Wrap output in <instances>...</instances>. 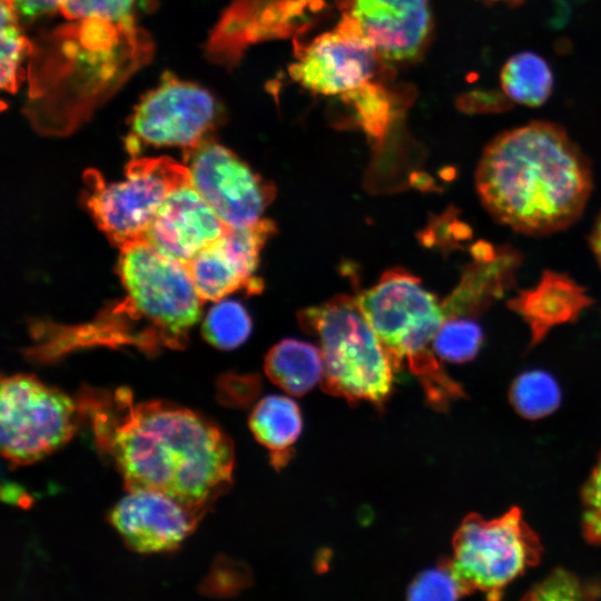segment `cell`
<instances>
[{
	"label": "cell",
	"instance_id": "21",
	"mask_svg": "<svg viewBox=\"0 0 601 601\" xmlns=\"http://www.w3.org/2000/svg\"><path fill=\"white\" fill-rule=\"evenodd\" d=\"M509 396L518 414L529 420L551 414L561 401L560 388L554 378L540 370L519 375L511 385Z\"/></svg>",
	"mask_w": 601,
	"mask_h": 601
},
{
	"label": "cell",
	"instance_id": "17",
	"mask_svg": "<svg viewBox=\"0 0 601 601\" xmlns=\"http://www.w3.org/2000/svg\"><path fill=\"white\" fill-rule=\"evenodd\" d=\"M303 426L297 403L280 395L262 398L249 417V427L256 440L269 450L275 469L284 467L293 455V445Z\"/></svg>",
	"mask_w": 601,
	"mask_h": 601
},
{
	"label": "cell",
	"instance_id": "19",
	"mask_svg": "<svg viewBox=\"0 0 601 601\" xmlns=\"http://www.w3.org/2000/svg\"><path fill=\"white\" fill-rule=\"evenodd\" d=\"M322 352L314 345L286 338L274 345L265 358L268 378L287 393L302 396L323 377Z\"/></svg>",
	"mask_w": 601,
	"mask_h": 601
},
{
	"label": "cell",
	"instance_id": "7",
	"mask_svg": "<svg viewBox=\"0 0 601 601\" xmlns=\"http://www.w3.org/2000/svg\"><path fill=\"white\" fill-rule=\"evenodd\" d=\"M189 181L188 167L171 158H136L121 181L107 184L98 171H87L85 203L99 229L121 248L144 242L166 197Z\"/></svg>",
	"mask_w": 601,
	"mask_h": 601
},
{
	"label": "cell",
	"instance_id": "13",
	"mask_svg": "<svg viewBox=\"0 0 601 601\" xmlns=\"http://www.w3.org/2000/svg\"><path fill=\"white\" fill-rule=\"evenodd\" d=\"M229 228L189 181L166 197L144 242L185 266Z\"/></svg>",
	"mask_w": 601,
	"mask_h": 601
},
{
	"label": "cell",
	"instance_id": "29",
	"mask_svg": "<svg viewBox=\"0 0 601 601\" xmlns=\"http://www.w3.org/2000/svg\"><path fill=\"white\" fill-rule=\"evenodd\" d=\"M224 388L233 395V400L243 404L256 397L260 390L259 377L228 375L224 380Z\"/></svg>",
	"mask_w": 601,
	"mask_h": 601
},
{
	"label": "cell",
	"instance_id": "11",
	"mask_svg": "<svg viewBox=\"0 0 601 601\" xmlns=\"http://www.w3.org/2000/svg\"><path fill=\"white\" fill-rule=\"evenodd\" d=\"M215 114V101L207 90L168 75L136 107L131 130L146 144L187 150L203 140Z\"/></svg>",
	"mask_w": 601,
	"mask_h": 601
},
{
	"label": "cell",
	"instance_id": "12",
	"mask_svg": "<svg viewBox=\"0 0 601 601\" xmlns=\"http://www.w3.org/2000/svg\"><path fill=\"white\" fill-rule=\"evenodd\" d=\"M201 519L170 496L144 489L127 491L109 514L126 545L138 553L178 548Z\"/></svg>",
	"mask_w": 601,
	"mask_h": 601
},
{
	"label": "cell",
	"instance_id": "25",
	"mask_svg": "<svg viewBox=\"0 0 601 601\" xmlns=\"http://www.w3.org/2000/svg\"><path fill=\"white\" fill-rule=\"evenodd\" d=\"M466 594L447 560L420 573L407 589L408 600H455Z\"/></svg>",
	"mask_w": 601,
	"mask_h": 601
},
{
	"label": "cell",
	"instance_id": "3",
	"mask_svg": "<svg viewBox=\"0 0 601 601\" xmlns=\"http://www.w3.org/2000/svg\"><path fill=\"white\" fill-rule=\"evenodd\" d=\"M117 270L126 292L121 300L78 325L36 322L33 353L49 358L95 345H132L150 353L183 348L203 304L186 267L136 242L120 248Z\"/></svg>",
	"mask_w": 601,
	"mask_h": 601
},
{
	"label": "cell",
	"instance_id": "22",
	"mask_svg": "<svg viewBox=\"0 0 601 601\" xmlns=\"http://www.w3.org/2000/svg\"><path fill=\"white\" fill-rule=\"evenodd\" d=\"M203 336L218 349L238 347L252 332V319L246 308L236 300H218L203 323Z\"/></svg>",
	"mask_w": 601,
	"mask_h": 601
},
{
	"label": "cell",
	"instance_id": "15",
	"mask_svg": "<svg viewBox=\"0 0 601 601\" xmlns=\"http://www.w3.org/2000/svg\"><path fill=\"white\" fill-rule=\"evenodd\" d=\"M472 255L474 262L465 266L461 282L442 303L446 318L479 315L515 280L521 256L510 246L494 248L479 242L472 247Z\"/></svg>",
	"mask_w": 601,
	"mask_h": 601
},
{
	"label": "cell",
	"instance_id": "26",
	"mask_svg": "<svg viewBox=\"0 0 601 601\" xmlns=\"http://www.w3.org/2000/svg\"><path fill=\"white\" fill-rule=\"evenodd\" d=\"M134 0H59V11L68 20L100 19L131 21Z\"/></svg>",
	"mask_w": 601,
	"mask_h": 601
},
{
	"label": "cell",
	"instance_id": "32",
	"mask_svg": "<svg viewBox=\"0 0 601 601\" xmlns=\"http://www.w3.org/2000/svg\"><path fill=\"white\" fill-rule=\"evenodd\" d=\"M482 1H485V2H489V3L501 2V3L508 4V6H519V4L523 3L525 0H482Z\"/></svg>",
	"mask_w": 601,
	"mask_h": 601
},
{
	"label": "cell",
	"instance_id": "31",
	"mask_svg": "<svg viewBox=\"0 0 601 601\" xmlns=\"http://www.w3.org/2000/svg\"><path fill=\"white\" fill-rule=\"evenodd\" d=\"M589 245L601 266V211L598 214L589 235Z\"/></svg>",
	"mask_w": 601,
	"mask_h": 601
},
{
	"label": "cell",
	"instance_id": "24",
	"mask_svg": "<svg viewBox=\"0 0 601 601\" xmlns=\"http://www.w3.org/2000/svg\"><path fill=\"white\" fill-rule=\"evenodd\" d=\"M18 17L10 1L1 0L0 83L3 90L12 93L17 90L20 62L30 49L29 41L20 30Z\"/></svg>",
	"mask_w": 601,
	"mask_h": 601
},
{
	"label": "cell",
	"instance_id": "28",
	"mask_svg": "<svg viewBox=\"0 0 601 601\" xmlns=\"http://www.w3.org/2000/svg\"><path fill=\"white\" fill-rule=\"evenodd\" d=\"M582 531L592 544L601 545V456L582 490Z\"/></svg>",
	"mask_w": 601,
	"mask_h": 601
},
{
	"label": "cell",
	"instance_id": "10",
	"mask_svg": "<svg viewBox=\"0 0 601 601\" xmlns=\"http://www.w3.org/2000/svg\"><path fill=\"white\" fill-rule=\"evenodd\" d=\"M377 57L376 49L347 14L335 29L314 39L289 71L311 91L346 95L368 85Z\"/></svg>",
	"mask_w": 601,
	"mask_h": 601
},
{
	"label": "cell",
	"instance_id": "2",
	"mask_svg": "<svg viewBox=\"0 0 601 601\" xmlns=\"http://www.w3.org/2000/svg\"><path fill=\"white\" fill-rule=\"evenodd\" d=\"M475 188L490 216L528 236L574 224L593 188L587 156L564 128L532 121L505 130L483 149Z\"/></svg>",
	"mask_w": 601,
	"mask_h": 601
},
{
	"label": "cell",
	"instance_id": "16",
	"mask_svg": "<svg viewBox=\"0 0 601 601\" xmlns=\"http://www.w3.org/2000/svg\"><path fill=\"white\" fill-rule=\"evenodd\" d=\"M593 303L587 289L568 275L544 270L538 284L523 289L508 302V307L530 328V347L541 343L555 326L575 322Z\"/></svg>",
	"mask_w": 601,
	"mask_h": 601
},
{
	"label": "cell",
	"instance_id": "23",
	"mask_svg": "<svg viewBox=\"0 0 601 601\" xmlns=\"http://www.w3.org/2000/svg\"><path fill=\"white\" fill-rule=\"evenodd\" d=\"M483 343L480 325L469 317L446 318L433 342L434 353L450 363L472 361Z\"/></svg>",
	"mask_w": 601,
	"mask_h": 601
},
{
	"label": "cell",
	"instance_id": "20",
	"mask_svg": "<svg viewBox=\"0 0 601 601\" xmlns=\"http://www.w3.org/2000/svg\"><path fill=\"white\" fill-rule=\"evenodd\" d=\"M500 82L511 101L539 107L552 92L553 75L541 56L532 51H521L506 60L500 72Z\"/></svg>",
	"mask_w": 601,
	"mask_h": 601
},
{
	"label": "cell",
	"instance_id": "18",
	"mask_svg": "<svg viewBox=\"0 0 601 601\" xmlns=\"http://www.w3.org/2000/svg\"><path fill=\"white\" fill-rule=\"evenodd\" d=\"M185 267L203 302H218L242 288L248 293L263 289V282L247 277L219 239L201 249Z\"/></svg>",
	"mask_w": 601,
	"mask_h": 601
},
{
	"label": "cell",
	"instance_id": "27",
	"mask_svg": "<svg viewBox=\"0 0 601 601\" xmlns=\"http://www.w3.org/2000/svg\"><path fill=\"white\" fill-rule=\"evenodd\" d=\"M595 585L585 584L564 570L551 573L544 581L533 587L525 595L531 600L591 599L598 595Z\"/></svg>",
	"mask_w": 601,
	"mask_h": 601
},
{
	"label": "cell",
	"instance_id": "4",
	"mask_svg": "<svg viewBox=\"0 0 601 601\" xmlns=\"http://www.w3.org/2000/svg\"><path fill=\"white\" fill-rule=\"evenodd\" d=\"M356 300L395 371L406 362L430 400L454 390L456 382L428 347L446 316L442 303L417 277L402 268L387 270Z\"/></svg>",
	"mask_w": 601,
	"mask_h": 601
},
{
	"label": "cell",
	"instance_id": "6",
	"mask_svg": "<svg viewBox=\"0 0 601 601\" xmlns=\"http://www.w3.org/2000/svg\"><path fill=\"white\" fill-rule=\"evenodd\" d=\"M542 544L519 508L486 520L469 514L453 536L449 564L467 594L502 598L505 588L542 556Z\"/></svg>",
	"mask_w": 601,
	"mask_h": 601
},
{
	"label": "cell",
	"instance_id": "9",
	"mask_svg": "<svg viewBox=\"0 0 601 601\" xmlns=\"http://www.w3.org/2000/svg\"><path fill=\"white\" fill-rule=\"evenodd\" d=\"M185 159L194 187L229 227L255 224L276 196L272 183L215 141L203 139Z\"/></svg>",
	"mask_w": 601,
	"mask_h": 601
},
{
	"label": "cell",
	"instance_id": "8",
	"mask_svg": "<svg viewBox=\"0 0 601 601\" xmlns=\"http://www.w3.org/2000/svg\"><path fill=\"white\" fill-rule=\"evenodd\" d=\"M79 404L35 376L2 377L0 446L11 465L35 463L65 445L75 434Z\"/></svg>",
	"mask_w": 601,
	"mask_h": 601
},
{
	"label": "cell",
	"instance_id": "30",
	"mask_svg": "<svg viewBox=\"0 0 601 601\" xmlns=\"http://www.w3.org/2000/svg\"><path fill=\"white\" fill-rule=\"evenodd\" d=\"M18 16L33 20L59 10V0H9Z\"/></svg>",
	"mask_w": 601,
	"mask_h": 601
},
{
	"label": "cell",
	"instance_id": "14",
	"mask_svg": "<svg viewBox=\"0 0 601 601\" xmlns=\"http://www.w3.org/2000/svg\"><path fill=\"white\" fill-rule=\"evenodd\" d=\"M348 16L378 55L393 61L415 57L432 23L430 0H353Z\"/></svg>",
	"mask_w": 601,
	"mask_h": 601
},
{
	"label": "cell",
	"instance_id": "1",
	"mask_svg": "<svg viewBox=\"0 0 601 601\" xmlns=\"http://www.w3.org/2000/svg\"><path fill=\"white\" fill-rule=\"evenodd\" d=\"M79 406L127 491L164 493L203 518L231 485L233 443L200 414L162 401L134 403L127 388L112 397L88 392Z\"/></svg>",
	"mask_w": 601,
	"mask_h": 601
},
{
	"label": "cell",
	"instance_id": "5",
	"mask_svg": "<svg viewBox=\"0 0 601 601\" xmlns=\"http://www.w3.org/2000/svg\"><path fill=\"white\" fill-rule=\"evenodd\" d=\"M302 328L321 344L323 388L352 403L384 404L394 367L356 298L338 295L298 313Z\"/></svg>",
	"mask_w": 601,
	"mask_h": 601
}]
</instances>
